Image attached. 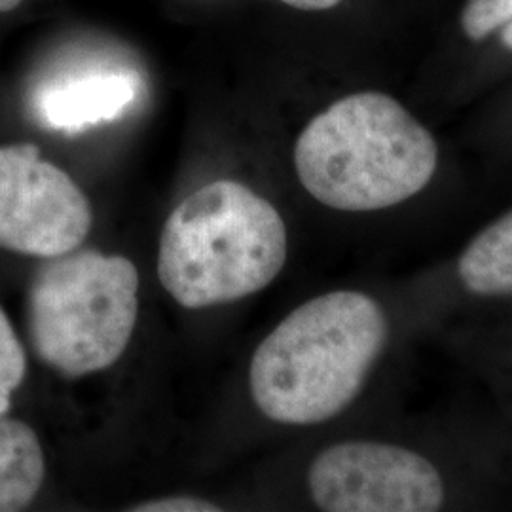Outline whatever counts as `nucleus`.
<instances>
[{
    "instance_id": "1",
    "label": "nucleus",
    "mask_w": 512,
    "mask_h": 512,
    "mask_svg": "<svg viewBox=\"0 0 512 512\" xmlns=\"http://www.w3.org/2000/svg\"><path fill=\"white\" fill-rule=\"evenodd\" d=\"M393 340V319L365 291L340 289L294 308L256 348L249 387L268 420L310 427L355 403Z\"/></svg>"
},
{
    "instance_id": "2",
    "label": "nucleus",
    "mask_w": 512,
    "mask_h": 512,
    "mask_svg": "<svg viewBox=\"0 0 512 512\" xmlns=\"http://www.w3.org/2000/svg\"><path fill=\"white\" fill-rule=\"evenodd\" d=\"M439 143L382 92L346 95L311 118L294 169L315 202L340 213H382L412 202L439 171Z\"/></svg>"
},
{
    "instance_id": "3",
    "label": "nucleus",
    "mask_w": 512,
    "mask_h": 512,
    "mask_svg": "<svg viewBox=\"0 0 512 512\" xmlns=\"http://www.w3.org/2000/svg\"><path fill=\"white\" fill-rule=\"evenodd\" d=\"M289 256L285 220L245 184L215 181L165 220L158 277L183 308L202 310L260 293Z\"/></svg>"
},
{
    "instance_id": "4",
    "label": "nucleus",
    "mask_w": 512,
    "mask_h": 512,
    "mask_svg": "<svg viewBox=\"0 0 512 512\" xmlns=\"http://www.w3.org/2000/svg\"><path fill=\"white\" fill-rule=\"evenodd\" d=\"M29 285L27 321L38 359L76 380L114 365L139 315V272L92 249L44 258Z\"/></svg>"
},
{
    "instance_id": "5",
    "label": "nucleus",
    "mask_w": 512,
    "mask_h": 512,
    "mask_svg": "<svg viewBox=\"0 0 512 512\" xmlns=\"http://www.w3.org/2000/svg\"><path fill=\"white\" fill-rule=\"evenodd\" d=\"M306 484L327 512H437L458 497L448 465L408 440L334 442L311 459Z\"/></svg>"
},
{
    "instance_id": "6",
    "label": "nucleus",
    "mask_w": 512,
    "mask_h": 512,
    "mask_svg": "<svg viewBox=\"0 0 512 512\" xmlns=\"http://www.w3.org/2000/svg\"><path fill=\"white\" fill-rule=\"evenodd\" d=\"M92 205L73 179L31 143L0 147V247L52 258L78 249L92 230Z\"/></svg>"
},
{
    "instance_id": "7",
    "label": "nucleus",
    "mask_w": 512,
    "mask_h": 512,
    "mask_svg": "<svg viewBox=\"0 0 512 512\" xmlns=\"http://www.w3.org/2000/svg\"><path fill=\"white\" fill-rule=\"evenodd\" d=\"M139 88V78L128 71L80 74L40 93L38 114L50 128L78 133L124 116Z\"/></svg>"
},
{
    "instance_id": "8",
    "label": "nucleus",
    "mask_w": 512,
    "mask_h": 512,
    "mask_svg": "<svg viewBox=\"0 0 512 512\" xmlns=\"http://www.w3.org/2000/svg\"><path fill=\"white\" fill-rule=\"evenodd\" d=\"M461 291L478 300L512 298V209L480 228L454 262Z\"/></svg>"
},
{
    "instance_id": "9",
    "label": "nucleus",
    "mask_w": 512,
    "mask_h": 512,
    "mask_svg": "<svg viewBox=\"0 0 512 512\" xmlns=\"http://www.w3.org/2000/svg\"><path fill=\"white\" fill-rule=\"evenodd\" d=\"M44 475L46 461L37 433L23 421L0 416V512L29 507Z\"/></svg>"
},
{
    "instance_id": "10",
    "label": "nucleus",
    "mask_w": 512,
    "mask_h": 512,
    "mask_svg": "<svg viewBox=\"0 0 512 512\" xmlns=\"http://www.w3.org/2000/svg\"><path fill=\"white\" fill-rule=\"evenodd\" d=\"M27 357L8 315L0 308V416L12 406V395L25 380Z\"/></svg>"
},
{
    "instance_id": "11",
    "label": "nucleus",
    "mask_w": 512,
    "mask_h": 512,
    "mask_svg": "<svg viewBox=\"0 0 512 512\" xmlns=\"http://www.w3.org/2000/svg\"><path fill=\"white\" fill-rule=\"evenodd\" d=\"M512 19V0H467L461 27L467 38L480 42L503 29Z\"/></svg>"
},
{
    "instance_id": "12",
    "label": "nucleus",
    "mask_w": 512,
    "mask_h": 512,
    "mask_svg": "<svg viewBox=\"0 0 512 512\" xmlns=\"http://www.w3.org/2000/svg\"><path fill=\"white\" fill-rule=\"evenodd\" d=\"M133 512H219L222 511L219 505L205 501L200 497H186V495H173V497H162L141 503L139 507H133Z\"/></svg>"
},
{
    "instance_id": "13",
    "label": "nucleus",
    "mask_w": 512,
    "mask_h": 512,
    "mask_svg": "<svg viewBox=\"0 0 512 512\" xmlns=\"http://www.w3.org/2000/svg\"><path fill=\"white\" fill-rule=\"evenodd\" d=\"M293 8L298 10H306V12H321V10H330L336 4H340L342 0H281Z\"/></svg>"
},
{
    "instance_id": "14",
    "label": "nucleus",
    "mask_w": 512,
    "mask_h": 512,
    "mask_svg": "<svg viewBox=\"0 0 512 512\" xmlns=\"http://www.w3.org/2000/svg\"><path fill=\"white\" fill-rule=\"evenodd\" d=\"M501 42H503L505 48H509L512 52V19L503 27V31H501Z\"/></svg>"
},
{
    "instance_id": "15",
    "label": "nucleus",
    "mask_w": 512,
    "mask_h": 512,
    "mask_svg": "<svg viewBox=\"0 0 512 512\" xmlns=\"http://www.w3.org/2000/svg\"><path fill=\"white\" fill-rule=\"evenodd\" d=\"M23 0H0V14L16 10Z\"/></svg>"
}]
</instances>
